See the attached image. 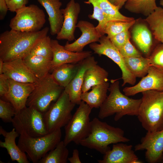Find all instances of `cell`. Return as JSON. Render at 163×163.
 Returning a JSON list of instances; mask_svg holds the SVG:
<instances>
[{"mask_svg": "<svg viewBox=\"0 0 163 163\" xmlns=\"http://www.w3.org/2000/svg\"><path fill=\"white\" fill-rule=\"evenodd\" d=\"M49 28L46 27L35 32L11 29L0 35V58L5 62L24 59L29 55L35 45L47 35Z\"/></svg>", "mask_w": 163, "mask_h": 163, "instance_id": "cell-1", "label": "cell"}, {"mask_svg": "<svg viewBox=\"0 0 163 163\" xmlns=\"http://www.w3.org/2000/svg\"><path fill=\"white\" fill-rule=\"evenodd\" d=\"M108 91L109 95L99 108V118L103 119L115 114L114 120L117 121L126 115L137 116L141 98L134 99L123 94L120 90L118 79L111 80Z\"/></svg>", "mask_w": 163, "mask_h": 163, "instance_id": "cell-2", "label": "cell"}, {"mask_svg": "<svg viewBox=\"0 0 163 163\" xmlns=\"http://www.w3.org/2000/svg\"><path fill=\"white\" fill-rule=\"evenodd\" d=\"M124 131L95 117L91 121L89 133L80 142L81 145L94 149L103 155L110 149L111 144L126 142L130 140L124 136Z\"/></svg>", "mask_w": 163, "mask_h": 163, "instance_id": "cell-3", "label": "cell"}, {"mask_svg": "<svg viewBox=\"0 0 163 163\" xmlns=\"http://www.w3.org/2000/svg\"><path fill=\"white\" fill-rule=\"evenodd\" d=\"M137 117L144 129L154 132L163 129V91L142 92Z\"/></svg>", "mask_w": 163, "mask_h": 163, "instance_id": "cell-4", "label": "cell"}, {"mask_svg": "<svg viewBox=\"0 0 163 163\" xmlns=\"http://www.w3.org/2000/svg\"><path fill=\"white\" fill-rule=\"evenodd\" d=\"M54 80L51 74L38 79L29 97L26 106L33 107L44 113L57 101L64 90Z\"/></svg>", "mask_w": 163, "mask_h": 163, "instance_id": "cell-5", "label": "cell"}, {"mask_svg": "<svg viewBox=\"0 0 163 163\" xmlns=\"http://www.w3.org/2000/svg\"><path fill=\"white\" fill-rule=\"evenodd\" d=\"M61 129L40 137H32L20 135L18 145L33 163L39 161L61 141Z\"/></svg>", "mask_w": 163, "mask_h": 163, "instance_id": "cell-6", "label": "cell"}, {"mask_svg": "<svg viewBox=\"0 0 163 163\" xmlns=\"http://www.w3.org/2000/svg\"><path fill=\"white\" fill-rule=\"evenodd\" d=\"M11 123L20 135L37 137L49 133L44 122L43 113L33 107L26 106L16 113Z\"/></svg>", "mask_w": 163, "mask_h": 163, "instance_id": "cell-7", "label": "cell"}, {"mask_svg": "<svg viewBox=\"0 0 163 163\" xmlns=\"http://www.w3.org/2000/svg\"><path fill=\"white\" fill-rule=\"evenodd\" d=\"M79 105L65 126V136L63 141L66 146L72 142L80 144L90 132L91 121L89 116L92 108L82 101Z\"/></svg>", "mask_w": 163, "mask_h": 163, "instance_id": "cell-8", "label": "cell"}, {"mask_svg": "<svg viewBox=\"0 0 163 163\" xmlns=\"http://www.w3.org/2000/svg\"><path fill=\"white\" fill-rule=\"evenodd\" d=\"M76 104L71 101L64 90L60 96L44 113L43 119L49 133L65 127L71 119Z\"/></svg>", "mask_w": 163, "mask_h": 163, "instance_id": "cell-9", "label": "cell"}, {"mask_svg": "<svg viewBox=\"0 0 163 163\" xmlns=\"http://www.w3.org/2000/svg\"><path fill=\"white\" fill-rule=\"evenodd\" d=\"M15 12V15L10 22L9 26L11 30L37 32L41 30L46 22V16L43 10L35 5L26 6Z\"/></svg>", "mask_w": 163, "mask_h": 163, "instance_id": "cell-10", "label": "cell"}, {"mask_svg": "<svg viewBox=\"0 0 163 163\" xmlns=\"http://www.w3.org/2000/svg\"><path fill=\"white\" fill-rule=\"evenodd\" d=\"M97 43L94 42L89 44L90 48L94 53L99 56L105 55L113 60L120 67L122 73L123 80L122 86L128 83L134 85L136 81V78L127 68L124 58L120 54L119 50L112 43L109 38L105 35L100 38Z\"/></svg>", "mask_w": 163, "mask_h": 163, "instance_id": "cell-11", "label": "cell"}, {"mask_svg": "<svg viewBox=\"0 0 163 163\" xmlns=\"http://www.w3.org/2000/svg\"><path fill=\"white\" fill-rule=\"evenodd\" d=\"M135 151L146 150V161L149 163L161 162L163 153V129L154 132L147 131L142 137L140 143L136 145Z\"/></svg>", "mask_w": 163, "mask_h": 163, "instance_id": "cell-12", "label": "cell"}, {"mask_svg": "<svg viewBox=\"0 0 163 163\" xmlns=\"http://www.w3.org/2000/svg\"><path fill=\"white\" fill-rule=\"evenodd\" d=\"M149 90L163 91V72L152 66L149 68L147 75L137 84L123 89L124 94L128 96Z\"/></svg>", "mask_w": 163, "mask_h": 163, "instance_id": "cell-13", "label": "cell"}, {"mask_svg": "<svg viewBox=\"0 0 163 163\" xmlns=\"http://www.w3.org/2000/svg\"><path fill=\"white\" fill-rule=\"evenodd\" d=\"M80 10L79 4L75 0H70L66 8L62 9L64 19L61 29L56 37L57 40L68 41L75 40V32Z\"/></svg>", "mask_w": 163, "mask_h": 163, "instance_id": "cell-14", "label": "cell"}, {"mask_svg": "<svg viewBox=\"0 0 163 163\" xmlns=\"http://www.w3.org/2000/svg\"><path fill=\"white\" fill-rule=\"evenodd\" d=\"M78 27L82 32L80 37L72 43L67 41L64 46L68 51L80 52L88 44L99 42L102 36L91 23L85 20H80L77 23Z\"/></svg>", "mask_w": 163, "mask_h": 163, "instance_id": "cell-15", "label": "cell"}, {"mask_svg": "<svg viewBox=\"0 0 163 163\" xmlns=\"http://www.w3.org/2000/svg\"><path fill=\"white\" fill-rule=\"evenodd\" d=\"M9 89L4 98L10 102L18 112L26 106L28 98L34 89L35 83L18 82L8 78Z\"/></svg>", "mask_w": 163, "mask_h": 163, "instance_id": "cell-16", "label": "cell"}, {"mask_svg": "<svg viewBox=\"0 0 163 163\" xmlns=\"http://www.w3.org/2000/svg\"><path fill=\"white\" fill-rule=\"evenodd\" d=\"M97 64V62L92 56L79 62L78 70L75 76L64 89L73 103L79 105L81 102L82 87L85 73L87 69Z\"/></svg>", "mask_w": 163, "mask_h": 163, "instance_id": "cell-17", "label": "cell"}, {"mask_svg": "<svg viewBox=\"0 0 163 163\" xmlns=\"http://www.w3.org/2000/svg\"><path fill=\"white\" fill-rule=\"evenodd\" d=\"M51 44L53 54L51 71L61 65L77 63L92 56V53L90 51L77 52L66 50L56 40L51 39Z\"/></svg>", "mask_w": 163, "mask_h": 163, "instance_id": "cell-18", "label": "cell"}, {"mask_svg": "<svg viewBox=\"0 0 163 163\" xmlns=\"http://www.w3.org/2000/svg\"><path fill=\"white\" fill-rule=\"evenodd\" d=\"M132 30V38L140 50L148 57L155 46L160 43L154 38L150 28L142 22H136Z\"/></svg>", "mask_w": 163, "mask_h": 163, "instance_id": "cell-19", "label": "cell"}, {"mask_svg": "<svg viewBox=\"0 0 163 163\" xmlns=\"http://www.w3.org/2000/svg\"><path fill=\"white\" fill-rule=\"evenodd\" d=\"M3 73L8 78L18 82L35 83L38 80L21 58L4 62Z\"/></svg>", "mask_w": 163, "mask_h": 163, "instance_id": "cell-20", "label": "cell"}, {"mask_svg": "<svg viewBox=\"0 0 163 163\" xmlns=\"http://www.w3.org/2000/svg\"><path fill=\"white\" fill-rule=\"evenodd\" d=\"M133 145L122 142L114 144L112 149L104 155L99 163H133L138 158L132 149Z\"/></svg>", "mask_w": 163, "mask_h": 163, "instance_id": "cell-21", "label": "cell"}, {"mask_svg": "<svg viewBox=\"0 0 163 163\" xmlns=\"http://www.w3.org/2000/svg\"><path fill=\"white\" fill-rule=\"evenodd\" d=\"M0 134L4 138V141H0V147L7 150L12 161L18 163H30L26 153L16 143V139L20 134L14 128L10 132H7L0 126Z\"/></svg>", "mask_w": 163, "mask_h": 163, "instance_id": "cell-22", "label": "cell"}, {"mask_svg": "<svg viewBox=\"0 0 163 163\" xmlns=\"http://www.w3.org/2000/svg\"><path fill=\"white\" fill-rule=\"evenodd\" d=\"M45 9L48 15L50 33L52 35H57L62 27L64 17L62 4L60 0H37Z\"/></svg>", "mask_w": 163, "mask_h": 163, "instance_id": "cell-23", "label": "cell"}, {"mask_svg": "<svg viewBox=\"0 0 163 163\" xmlns=\"http://www.w3.org/2000/svg\"><path fill=\"white\" fill-rule=\"evenodd\" d=\"M110 84L107 82L91 87V90L82 93L81 98L92 109L98 108L106 98Z\"/></svg>", "mask_w": 163, "mask_h": 163, "instance_id": "cell-24", "label": "cell"}, {"mask_svg": "<svg viewBox=\"0 0 163 163\" xmlns=\"http://www.w3.org/2000/svg\"><path fill=\"white\" fill-rule=\"evenodd\" d=\"M108 72L97 64L87 69L84 74L82 87V93L88 91L92 86L108 81Z\"/></svg>", "mask_w": 163, "mask_h": 163, "instance_id": "cell-25", "label": "cell"}, {"mask_svg": "<svg viewBox=\"0 0 163 163\" xmlns=\"http://www.w3.org/2000/svg\"><path fill=\"white\" fill-rule=\"evenodd\" d=\"M23 59L27 67L38 79L44 77L51 71L52 61L42 56L29 54Z\"/></svg>", "mask_w": 163, "mask_h": 163, "instance_id": "cell-26", "label": "cell"}, {"mask_svg": "<svg viewBox=\"0 0 163 163\" xmlns=\"http://www.w3.org/2000/svg\"><path fill=\"white\" fill-rule=\"evenodd\" d=\"M79 62L64 64L55 68L51 74L54 80L65 88L75 76L78 70Z\"/></svg>", "mask_w": 163, "mask_h": 163, "instance_id": "cell-27", "label": "cell"}, {"mask_svg": "<svg viewBox=\"0 0 163 163\" xmlns=\"http://www.w3.org/2000/svg\"><path fill=\"white\" fill-rule=\"evenodd\" d=\"M145 21L155 39L163 44V8L158 7L154 12L147 17Z\"/></svg>", "mask_w": 163, "mask_h": 163, "instance_id": "cell-28", "label": "cell"}, {"mask_svg": "<svg viewBox=\"0 0 163 163\" xmlns=\"http://www.w3.org/2000/svg\"><path fill=\"white\" fill-rule=\"evenodd\" d=\"M126 65L129 71L136 77L142 78L147 74L151 66L148 57L124 58Z\"/></svg>", "mask_w": 163, "mask_h": 163, "instance_id": "cell-29", "label": "cell"}, {"mask_svg": "<svg viewBox=\"0 0 163 163\" xmlns=\"http://www.w3.org/2000/svg\"><path fill=\"white\" fill-rule=\"evenodd\" d=\"M129 12L147 17L157 8L156 0H128L124 5Z\"/></svg>", "mask_w": 163, "mask_h": 163, "instance_id": "cell-30", "label": "cell"}, {"mask_svg": "<svg viewBox=\"0 0 163 163\" xmlns=\"http://www.w3.org/2000/svg\"><path fill=\"white\" fill-rule=\"evenodd\" d=\"M63 141H60L53 149L48 152L39 163H66L69 151Z\"/></svg>", "mask_w": 163, "mask_h": 163, "instance_id": "cell-31", "label": "cell"}, {"mask_svg": "<svg viewBox=\"0 0 163 163\" xmlns=\"http://www.w3.org/2000/svg\"><path fill=\"white\" fill-rule=\"evenodd\" d=\"M86 3L89 4L94 3L96 4L112 21H131L135 20L133 18L123 15L119 12V10L108 0H88Z\"/></svg>", "mask_w": 163, "mask_h": 163, "instance_id": "cell-32", "label": "cell"}, {"mask_svg": "<svg viewBox=\"0 0 163 163\" xmlns=\"http://www.w3.org/2000/svg\"><path fill=\"white\" fill-rule=\"evenodd\" d=\"M30 54L40 56L52 61L53 54L50 37L47 35L38 41L33 47Z\"/></svg>", "mask_w": 163, "mask_h": 163, "instance_id": "cell-33", "label": "cell"}, {"mask_svg": "<svg viewBox=\"0 0 163 163\" xmlns=\"http://www.w3.org/2000/svg\"><path fill=\"white\" fill-rule=\"evenodd\" d=\"M135 20L131 21L119 20L111 21L107 23L104 29V34L110 38L124 31L129 30L136 22Z\"/></svg>", "mask_w": 163, "mask_h": 163, "instance_id": "cell-34", "label": "cell"}, {"mask_svg": "<svg viewBox=\"0 0 163 163\" xmlns=\"http://www.w3.org/2000/svg\"><path fill=\"white\" fill-rule=\"evenodd\" d=\"M151 66L163 72V44L159 43L148 57Z\"/></svg>", "mask_w": 163, "mask_h": 163, "instance_id": "cell-35", "label": "cell"}, {"mask_svg": "<svg viewBox=\"0 0 163 163\" xmlns=\"http://www.w3.org/2000/svg\"><path fill=\"white\" fill-rule=\"evenodd\" d=\"M16 110L9 102L0 99V118L5 123L12 122Z\"/></svg>", "mask_w": 163, "mask_h": 163, "instance_id": "cell-36", "label": "cell"}, {"mask_svg": "<svg viewBox=\"0 0 163 163\" xmlns=\"http://www.w3.org/2000/svg\"><path fill=\"white\" fill-rule=\"evenodd\" d=\"M119 50L124 58L138 57L142 56L141 54L131 43L130 39L126 41Z\"/></svg>", "mask_w": 163, "mask_h": 163, "instance_id": "cell-37", "label": "cell"}, {"mask_svg": "<svg viewBox=\"0 0 163 163\" xmlns=\"http://www.w3.org/2000/svg\"><path fill=\"white\" fill-rule=\"evenodd\" d=\"M130 38V33L127 30L117 34L110 39L113 45L119 50Z\"/></svg>", "mask_w": 163, "mask_h": 163, "instance_id": "cell-38", "label": "cell"}, {"mask_svg": "<svg viewBox=\"0 0 163 163\" xmlns=\"http://www.w3.org/2000/svg\"><path fill=\"white\" fill-rule=\"evenodd\" d=\"M30 0H5L8 10L16 12L19 9L26 6Z\"/></svg>", "mask_w": 163, "mask_h": 163, "instance_id": "cell-39", "label": "cell"}, {"mask_svg": "<svg viewBox=\"0 0 163 163\" xmlns=\"http://www.w3.org/2000/svg\"><path fill=\"white\" fill-rule=\"evenodd\" d=\"M9 89L8 78L3 74L0 75V96L4 98L7 94Z\"/></svg>", "mask_w": 163, "mask_h": 163, "instance_id": "cell-40", "label": "cell"}, {"mask_svg": "<svg viewBox=\"0 0 163 163\" xmlns=\"http://www.w3.org/2000/svg\"><path fill=\"white\" fill-rule=\"evenodd\" d=\"M8 10L5 0H0V20H2L6 16Z\"/></svg>", "mask_w": 163, "mask_h": 163, "instance_id": "cell-41", "label": "cell"}, {"mask_svg": "<svg viewBox=\"0 0 163 163\" xmlns=\"http://www.w3.org/2000/svg\"><path fill=\"white\" fill-rule=\"evenodd\" d=\"M68 161L71 163H81L79 156V152L77 149L73 150L72 156L68 158Z\"/></svg>", "mask_w": 163, "mask_h": 163, "instance_id": "cell-42", "label": "cell"}, {"mask_svg": "<svg viewBox=\"0 0 163 163\" xmlns=\"http://www.w3.org/2000/svg\"><path fill=\"white\" fill-rule=\"evenodd\" d=\"M119 10L125 5L128 0H108Z\"/></svg>", "mask_w": 163, "mask_h": 163, "instance_id": "cell-43", "label": "cell"}, {"mask_svg": "<svg viewBox=\"0 0 163 163\" xmlns=\"http://www.w3.org/2000/svg\"><path fill=\"white\" fill-rule=\"evenodd\" d=\"M4 62L3 60L0 58V75L3 73Z\"/></svg>", "mask_w": 163, "mask_h": 163, "instance_id": "cell-44", "label": "cell"}, {"mask_svg": "<svg viewBox=\"0 0 163 163\" xmlns=\"http://www.w3.org/2000/svg\"><path fill=\"white\" fill-rule=\"evenodd\" d=\"M160 4L163 7V0H160Z\"/></svg>", "mask_w": 163, "mask_h": 163, "instance_id": "cell-45", "label": "cell"}, {"mask_svg": "<svg viewBox=\"0 0 163 163\" xmlns=\"http://www.w3.org/2000/svg\"><path fill=\"white\" fill-rule=\"evenodd\" d=\"M161 163H163V153L161 157Z\"/></svg>", "mask_w": 163, "mask_h": 163, "instance_id": "cell-46", "label": "cell"}]
</instances>
